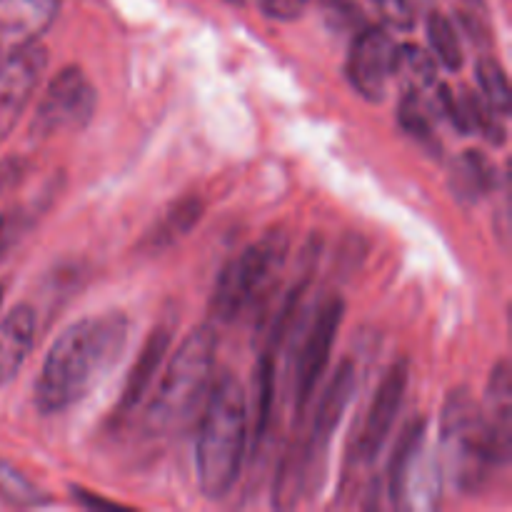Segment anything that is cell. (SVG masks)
I'll return each instance as SVG.
<instances>
[{
    "instance_id": "obj_1",
    "label": "cell",
    "mask_w": 512,
    "mask_h": 512,
    "mask_svg": "<svg viewBox=\"0 0 512 512\" xmlns=\"http://www.w3.org/2000/svg\"><path fill=\"white\" fill-rule=\"evenodd\" d=\"M130 320L123 313L80 318L50 345L35 383V405L58 415L85 398L125 353Z\"/></svg>"
},
{
    "instance_id": "obj_2",
    "label": "cell",
    "mask_w": 512,
    "mask_h": 512,
    "mask_svg": "<svg viewBox=\"0 0 512 512\" xmlns=\"http://www.w3.org/2000/svg\"><path fill=\"white\" fill-rule=\"evenodd\" d=\"M195 470L205 498L223 500L243 473L250 445V405L233 373L213 380L200 410Z\"/></svg>"
},
{
    "instance_id": "obj_3",
    "label": "cell",
    "mask_w": 512,
    "mask_h": 512,
    "mask_svg": "<svg viewBox=\"0 0 512 512\" xmlns=\"http://www.w3.org/2000/svg\"><path fill=\"white\" fill-rule=\"evenodd\" d=\"M215 350L218 335L210 325L195 328L178 345L145 410V428L150 435L170 438L195 423L213 385Z\"/></svg>"
},
{
    "instance_id": "obj_4",
    "label": "cell",
    "mask_w": 512,
    "mask_h": 512,
    "mask_svg": "<svg viewBox=\"0 0 512 512\" xmlns=\"http://www.w3.org/2000/svg\"><path fill=\"white\" fill-rule=\"evenodd\" d=\"M355 398V365L350 360L335 368L333 380L315 405L313 425L305 438L295 448V455H288L275 483V505L290 508L298 505L300 498H315L323 490L328 478L330 443L338 433L345 418V410Z\"/></svg>"
},
{
    "instance_id": "obj_5",
    "label": "cell",
    "mask_w": 512,
    "mask_h": 512,
    "mask_svg": "<svg viewBox=\"0 0 512 512\" xmlns=\"http://www.w3.org/2000/svg\"><path fill=\"white\" fill-rule=\"evenodd\" d=\"M440 468L458 493L478 495L498 468L480 403L468 388L450 390L440 410Z\"/></svg>"
},
{
    "instance_id": "obj_6",
    "label": "cell",
    "mask_w": 512,
    "mask_h": 512,
    "mask_svg": "<svg viewBox=\"0 0 512 512\" xmlns=\"http://www.w3.org/2000/svg\"><path fill=\"white\" fill-rule=\"evenodd\" d=\"M290 240L283 230H270L230 260L215 283L210 313L220 323H233L270 288L288 258Z\"/></svg>"
},
{
    "instance_id": "obj_7",
    "label": "cell",
    "mask_w": 512,
    "mask_h": 512,
    "mask_svg": "<svg viewBox=\"0 0 512 512\" xmlns=\"http://www.w3.org/2000/svg\"><path fill=\"white\" fill-rule=\"evenodd\" d=\"M443 495V468L428 443L423 418L405 425L388 465V498L400 510H435Z\"/></svg>"
},
{
    "instance_id": "obj_8",
    "label": "cell",
    "mask_w": 512,
    "mask_h": 512,
    "mask_svg": "<svg viewBox=\"0 0 512 512\" xmlns=\"http://www.w3.org/2000/svg\"><path fill=\"white\" fill-rule=\"evenodd\" d=\"M93 83L78 65H68L45 88L38 108H35L30 135L38 140L53 138L58 133H75L85 128L95 115Z\"/></svg>"
},
{
    "instance_id": "obj_9",
    "label": "cell",
    "mask_w": 512,
    "mask_h": 512,
    "mask_svg": "<svg viewBox=\"0 0 512 512\" xmlns=\"http://www.w3.org/2000/svg\"><path fill=\"white\" fill-rule=\"evenodd\" d=\"M343 315L345 303L338 295H330L315 310L313 325H310L308 335H305V343L300 345L298 365H295V410H298V415L305 413L315 388H318L325 370H328L330 353H333Z\"/></svg>"
},
{
    "instance_id": "obj_10",
    "label": "cell",
    "mask_w": 512,
    "mask_h": 512,
    "mask_svg": "<svg viewBox=\"0 0 512 512\" xmlns=\"http://www.w3.org/2000/svg\"><path fill=\"white\" fill-rule=\"evenodd\" d=\"M395 40L385 28H363L353 38L348 53V80L368 103L385 100L395 70Z\"/></svg>"
},
{
    "instance_id": "obj_11",
    "label": "cell",
    "mask_w": 512,
    "mask_h": 512,
    "mask_svg": "<svg viewBox=\"0 0 512 512\" xmlns=\"http://www.w3.org/2000/svg\"><path fill=\"white\" fill-rule=\"evenodd\" d=\"M410 380V365L408 360H398L388 368V373L380 380L378 390H375L373 400H370V408L365 413L363 425L358 430V438H355V460L358 463H375V458L380 455L383 445L388 443V435L393 430L395 418H398L400 408H403L405 390H408Z\"/></svg>"
},
{
    "instance_id": "obj_12",
    "label": "cell",
    "mask_w": 512,
    "mask_h": 512,
    "mask_svg": "<svg viewBox=\"0 0 512 512\" xmlns=\"http://www.w3.org/2000/svg\"><path fill=\"white\" fill-rule=\"evenodd\" d=\"M48 65V53L38 43L15 48L0 65V143L13 133L15 123L28 108Z\"/></svg>"
},
{
    "instance_id": "obj_13",
    "label": "cell",
    "mask_w": 512,
    "mask_h": 512,
    "mask_svg": "<svg viewBox=\"0 0 512 512\" xmlns=\"http://www.w3.org/2000/svg\"><path fill=\"white\" fill-rule=\"evenodd\" d=\"M485 425L493 438L500 465H508L512 453V373L508 360H498L490 370L485 400L480 403Z\"/></svg>"
},
{
    "instance_id": "obj_14",
    "label": "cell",
    "mask_w": 512,
    "mask_h": 512,
    "mask_svg": "<svg viewBox=\"0 0 512 512\" xmlns=\"http://www.w3.org/2000/svg\"><path fill=\"white\" fill-rule=\"evenodd\" d=\"M60 0H0V40L23 48L55 23Z\"/></svg>"
},
{
    "instance_id": "obj_15",
    "label": "cell",
    "mask_w": 512,
    "mask_h": 512,
    "mask_svg": "<svg viewBox=\"0 0 512 512\" xmlns=\"http://www.w3.org/2000/svg\"><path fill=\"white\" fill-rule=\"evenodd\" d=\"M170 343H173V330H170L168 325H158V328L148 335V340H145V345L140 348L135 365L130 368L128 380H125L123 385V395H120L118 403L120 415H128L130 410H135L143 403L150 385L158 378L160 365H163L165 355H168Z\"/></svg>"
},
{
    "instance_id": "obj_16",
    "label": "cell",
    "mask_w": 512,
    "mask_h": 512,
    "mask_svg": "<svg viewBox=\"0 0 512 512\" xmlns=\"http://www.w3.org/2000/svg\"><path fill=\"white\" fill-rule=\"evenodd\" d=\"M35 343V310L15 305L0 320V388L13 383Z\"/></svg>"
},
{
    "instance_id": "obj_17",
    "label": "cell",
    "mask_w": 512,
    "mask_h": 512,
    "mask_svg": "<svg viewBox=\"0 0 512 512\" xmlns=\"http://www.w3.org/2000/svg\"><path fill=\"white\" fill-rule=\"evenodd\" d=\"M205 213V205L198 195H185V198L175 200L163 215L153 223V228H148V233L143 235L138 248L143 253H163L170 245H175L178 240H183L195 225L200 223Z\"/></svg>"
},
{
    "instance_id": "obj_18",
    "label": "cell",
    "mask_w": 512,
    "mask_h": 512,
    "mask_svg": "<svg viewBox=\"0 0 512 512\" xmlns=\"http://www.w3.org/2000/svg\"><path fill=\"white\" fill-rule=\"evenodd\" d=\"M450 188L463 203H478L495 190V165L480 150H465L450 170Z\"/></svg>"
},
{
    "instance_id": "obj_19",
    "label": "cell",
    "mask_w": 512,
    "mask_h": 512,
    "mask_svg": "<svg viewBox=\"0 0 512 512\" xmlns=\"http://www.w3.org/2000/svg\"><path fill=\"white\" fill-rule=\"evenodd\" d=\"M273 400H275V365H273V350L258 360L253 378V413H250V440H253V450L263 443L265 430H268L270 418H273Z\"/></svg>"
},
{
    "instance_id": "obj_20",
    "label": "cell",
    "mask_w": 512,
    "mask_h": 512,
    "mask_svg": "<svg viewBox=\"0 0 512 512\" xmlns=\"http://www.w3.org/2000/svg\"><path fill=\"white\" fill-rule=\"evenodd\" d=\"M478 85L483 100L490 105V110L500 115V118H508L512 110V90L510 80L505 68L500 65V60L495 55H480L478 60Z\"/></svg>"
},
{
    "instance_id": "obj_21",
    "label": "cell",
    "mask_w": 512,
    "mask_h": 512,
    "mask_svg": "<svg viewBox=\"0 0 512 512\" xmlns=\"http://www.w3.org/2000/svg\"><path fill=\"white\" fill-rule=\"evenodd\" d=\"M405 83V90H418L423 93L425 88H433L435 83V60L433 55L425 53L418 45H398L395 48V70Z\"/></svg>"
},
{
    "instance_id": "obj_22",
    "label": "cell",
    "mask_w": 512,
    "mask_h": 512,
    "mask_svg": "<svg viewBox=\"0 0 512 512\" xmlns=\"http://www.w3.org/2000/svg\"><path fill=\"white\" fill-rule=\"evenodd\" d=\"M428 43L430 48H433L435 58H438L450 73L463 68V45H460L458 30H455L453 20H450L448 15L438 13V10H433V13L428 15Z\"/></svg>"
},
{
    "instance_id": "obj_23",
    "label": "cell",
    "mask_w": 512,
    "mask_h": 512,
    "mask_svg": "<svg viewBox=\"0 0 512 512\" xmlns=\"http://www.w3.org/2000/svg\"><path fill=\"white\" fill-rule=\"evenodd\" d=\"M398 118L405 133H410L420 143L438 148V135H435L433 118H430V108L423 100V93H418V90H405L403 100H400Z\"/></svg>"
},
{
    "instance_id": "obj_24",
    "label": "cell",
    "mask_w": 512,
    "mask_h": 512,
    "mask_svg": "<svg viewBox=\"0 0 512 512\" xmlns=\"http://www.w3.org/2000/svg\"><path fill=\"white\" fill-rule=\"evenodd\" d=\"M0 500L15 508H30V505H43L48 498L18 468L0 458Z\"/></svg>"
},
{
    "instance_id": "obj_25",
    "label": "cell",
    "mask_w": 512,
    "mask_h": 512,
    "mask_svg": "<svg viewBox=\"0 0 512 512\" xmlns=\"http://www.w3.org/2000/svg\"><path fill=\"white\" fill-rule=\"evenodd\" d=\"M38 208L30 205H15V208L0 213V260L10 253V248L20 243L25 233L33 228V220Z\"/></svg>"
},
{
    "instance_id": "obj_26",
    "label": "cell",
    "mask_w": 512,
    "mask_h": 512,
    "mask_svg": "<svg viewBox=\"0 0 512 512\" xmlns=\"http://www.w3.org/2000/svg\"><path fill=\"white\" fill-rule=\"evenodd\" d=\"M460 23H463L465 33L480 45L493 43V28H490V15L483 0H460Z\"/></svg>"
},
{
    "instance_id": "obj_27",
    "label": "cell",
    "mask_w": 512,
    "mask_h": 512,
    "mask_svg": "<svg viewBox=\"0 0 512 512\" xmlns=\"http://www.w3.org/2000/svg\"><path fill=\"white\" fill-rule=\"evenodd\" d=\"M380 18L393 30H413L415 25V3L413 0H373Z\"/></svg>"
},
{
    "instance_id": "obj_28",
    "label": "cell",
    "mask_w": 512,
    "mask_h": 512,
    "mask_svg": "<svg viewBox=\"0 0 512 512\" xmlns=\"http://www.w3.org/2000/svg\"><path fill=\"white\" fill-rule=\"evenodd\" d=\"M325 15L335 30H350L363 20L355 0H325Z\"/></svg>"
},
{
    "instance_id": "obj_29",
    "label": "cell",
    "mask_w": 512,
    "mask_h": 512,
    "mask_svg": "<svg viewBox=\"0 0 512 512\" xmlns=\"http://www.w3.org/2000/svg\"><path fill=\"white\" fill-rule=\"evenodd\" d=\"M308 8V0H260V10L273 20H298Z\"/></svg>"
},
{
    "instance_id": "obj_30",
    "label": "cell",
    "mask_w": 512,
    "mask_h": 512,
    "mask_svg": "<svg viewBox=\"0 0 512 512\" xmlns=\"http://www.w3.org/2000/svg\"><path fill=\"white\" fill-rule=\"evenodd\" d=\"M23 175V160L20 158H8L0 163V195L15 183V180Z\"/></svg>"
},
{
    "instance_id": "obj_31",
    "label": "cell",
    "mask_w": 512,
    "mask_h": 512,
    "mask_svg": "<svg viewBox=\"0 0 512 512\" xmlns=\"http://www.w3.org/2000/svg\"><path fill=\"white\" fill-rule=\"evenodd\" d=\"M73 493H75V498L80 500V505H85V508H108V510H118L120 508V505L113 503V500H103V498H98V495H93V493H85V490L75 488Z\"/></svg>"
},
{
    "instance_id": "obj_32",
    "label": "cell",
    "mask_w": 512,
    "mask_h": 512,
    "mask_svg": "<svg viewBox=\"0 0 512 512\" xmlns=\"http://www.w3.org/2000/svg\"><path fill=\"white\" fill-rule=\"evenodd\" d=\"M225 3H230V5H243L245 0H225Z\"/></svg>"
},
{
    "instance_id": "obj_33",
    "label": "cell",
    "mask_w": 512,
    "mask_h": 512,
    "mask_svg": "<svg viewBox=\"0 0 512 512\" xmlns=\"http://www.w3.org/2000/svg\"><path fill=\"white\" fill-rule=\"evenodd\" d=\"M3 295H5V285L0 283V305H3Z\"/></svg>"
},
{
    "instance_id": "obj_34",
    "label": "cell",
    "mask_w": 512,
    "mask_h": 512,
    "mask_svg": "<svg viewBox=\"0 0 512 512\" xmlns=\"http://www.w3.org/2000/svg\"><path fill=\"white\" fill-rule=\"evenodd\" d=\"M0 65H3V53H0Z\"/></svg>"
}]
</instances>
